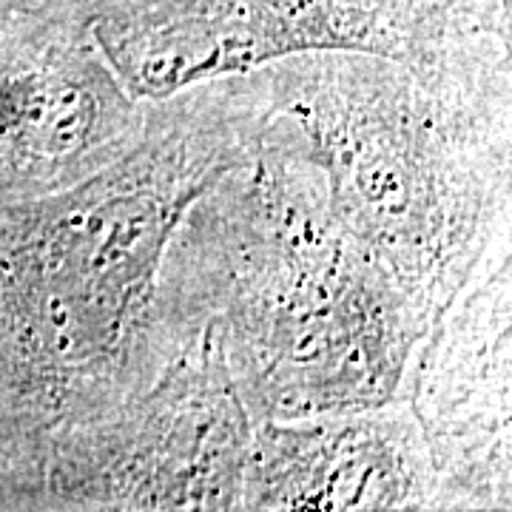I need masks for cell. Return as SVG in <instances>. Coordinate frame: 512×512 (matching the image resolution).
I'll return each mask as SVG.
<instances>
[{"instance_id":"obj_1","label":"cell","mask_w":512,"mask_h":512,"mask_svg":"<svg viewBox=\"0 0 512 512\" xmlns=\"http://www.w3.org/2000/svg\"><path fill=\"white\" fill-rule=\"evenodd\" d=\"M231 137L157 126L63 191L0 211V399L63 419L137 342L185 211L237 171Z\"/></svg>"},{"instance_id":"obj_2","label":"cell","mask_w":512,"mask_h":512,"mask_svg":"<svg viewBox=\"0 0 512 512\" xmlns=\"http://www.w3.org/2000/svg\"><path fill=\"white\" fill-rule=\"evenodd\" d=\"M262 160L239 217L222 348L265 421L376 410L396 396L416 308L330 211L322 174Z\"/></svg>"},{"instance_id":"obj_3","label":"cell","mask_w":512,"mask_h":512,"mask_svg":"<svg viewBox=\"0 0 512 512\" xmlns=\"http://www.w3.org/2000/svg\"><path fill=\"white\" fill-rule=\"evenodd\" d=\"M285 103L322 174L330 211L373 256L424 325L464 282L481 220L456 140L399 66L325 60Z\"/></svg>"},{"instance_id":"obj_4","label":"cell","mask_w":512,"mask_h":512,"mask_svg":"<svg viewBox=\"0 0 512 512\" xmlns=\"http://www.w3.org/2000/svg\"><path fill=\"white\" fill-rule=\"evenodd\" d=\"M421 23L413 0H140L92 37L131 97H171L311 52L410 60Z\"/></svg>"},{"instance_id":"obj_5","label":"cell","mask_w":512,"mask_h":512,"mask_svg":"<svg viewBox=\"0 0 512 512\" xmlns=\"http://www.w3.org/2000/svg\"><path fill=\"white\" fill-rule=\"evenodd\" d=\"M251 439L220 325L208 322L151 393L60 461L55 481L83 507L237 510Z\"/></svg>"},{"instance_id":"obj_6","label":"cell","mask_w":512,"mask_h":512,"mask_svg":"<svg viewBox=\"0 0 512 512\" xmlns=\"http://www.w3.org/2000/svg\"><path fill=\"white\" fill-rule=\"evenodd\" d=\"M137 137L131 94L97 49L0 35V205L80 183Z\"/></svg>"},{"instance_id":"obj_7","label":"cell","mask_w":512,"mask_h":512,"mask_svg":"<svg viewBox=\"0 0 512 512\" xmlns=\"http://www.w3.org/2000/svg\"><path fill=\"white\" fill-rule=\"evenodd\" d=\"M433 458L407 416L333 413L251 439L242 507L251 510H404L430 498Z\"/></svg>"},{"instance_id":"obj_8","label":"cell","mask_w":512,"mask_h":512,"mask_svg":"<svg viewBox=\"0 0 512 512\" xmlns=\"http://www.w3.org/2000/svg\"><path fill=\"white\" fill-rule=\"evenodd\" d=\"M416 416L433 464L476 470L490 450L510 464V276L495 271L441 325L424 359Z\"/></svg>"},{"instance_id":"obj_9","label":"cell","mask_w":512,"mask_h":512,"mask_svg":"<svg viewBox=\"0 0 512 512\" xmlns=\"http://www.w3.org/2000/svg\"><path fill=\"white\" fill-rule=\"evenodd\" d=\"M26 12H29L26 0H0V35L15 29L18 26L15 20L26 18Z\"/></svg>"},{"instance_id":"obj_10","label":"cell","mask_w":512,"mask_h":512,"mask_svg":"<svg viewBox=\"0 0 512 512\" xmlns=\"http://www.w3.org/2000/svg\"><path fill=\"white\" fill-rule=\"evenodd\" d=\"M413 3H416V0H413Z\"/></svg>"}]
</instances>
